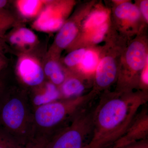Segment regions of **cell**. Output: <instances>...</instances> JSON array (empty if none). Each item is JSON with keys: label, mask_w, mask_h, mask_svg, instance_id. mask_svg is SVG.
<instances>
[{"label": "cell", "mask_w": 148, "mask_h": 148, "mask_svg": "<svg viewBox=\"0 0 148 148\" xmlns=\"http://www.w3.org/2000/svg\"><path fill=\"white\" fill-rule=\"evenodd\" d=\"M93 108L89 148H108L124 134L141 108L147 104V91L104 93Z\"/></svg>", "instance_id": "1"}, {"label": "cell", "mask_w": 148, "mask_h": 148, "mask_svg": "<svg viewBox=\"0 0 148 148\" xmlns=\"http://www.w3.org/2000/svg\"><path fill=\"white\" fill-rule=\"evenodd\" d=\"M97 94L92 90L85 95L60 99L35 108L33 110L35 141L47 143L77 114L89 106Z\"/></svg>", "instance_id": "2"}, {"label": "cell", "mask_w": 148, "mask_h": 148, "mask_svg": "<svg viewBox=\"0 0 148 148\" xmlns=\"http://www.w3.org/2000/svg\"><path fill=\"white\" fill-rule=\"evenodd\" d=\"M24 92L8 90L0 104V127L18 148L35 143L33 112Z\"/></svg>", "instance_id": "3"}, {"label": "cell", "mask_w": 148, "mask_h": 148, "mask_svg": "<svg viewBox=\"0 0 148 148\" xmlns=\"http://www.w3.org/2000/svg\"><path fill=\"white\" fill-rule=\"evenodd\" d=\"M90 105L76 115L67 125L57 131L44 148H83L88 137L92 136L93 108Z\"/></svg>", "instance_id": "4"}, {"label": "cell", "mask_w": 148, "mask_h": 148, "mask_svg": "<svg viewBox=\"0 0 148 148\" xmlns=\"http://www.w3.org/2000/svg\"><path fill=\"white\" fill-rule=\"evenodd\" d=\"M70 2L47 1L32 27L40 32L50 33L60 30L71 10Z\"/></svg>", "instance_id": "5"}, {"label": "cell", "mask_w": 148, "mask_h": 148, "mask_svg": "<svg viewBox=\"0 0 148 148\" xmlns=\"http://www.w3.org/2000/svg\"><path fill=\"white\" fill-rule=\"evenodd\" d=\"M147 104L139 110L124 134L114 144L115 148H122L132 143L147 140L148 109Z\"/></svg>", "instance_id": "6"}, {"label": "cell", "mask_w": 148, "mask_h": 148, "mask_svg": "<svg viewBox=\"0 0 148 148\" xmlns=\"http://www.w3.org/2000/svg\"><path fill=\"white\" fill-rule=\"evenodd\" d=\"M16 72L20 80L28 86L35 87L44 82L43 68L37 59L28 54L24 53L18 58Z\"/></svg>", "instance_id": "7"}, {"label": "cell", "mask_w": 148, "mask_h": 148, "mask_svg": "<svg viewBox=\"0 0 148 148\" xmlns=\"http://www.w3.org/2000/svg\"><path fill=\"white\" fill-rule=\"evenodd\" d=\"M118 75L114 58L109 56L103 57L95 70L93 91L98 94L99 91L107 89L116 80Z\"/></svg>", "instance_id": "8"}, {"label": "cell", "mask_w": 148, "mask_h": 148, "mask_svg": "<svg viewBox=\"0 0 148 148\" xmlns=\"http://www.w3.org/2000/svg\"><path fill=\"white\" fill-rule=\"evenodd\" d=\"M78 32V27L75 19H71L65 22L59 30L53 44L47 53L49 59H55L58 50L69 47L75 39Z\"/></svg>", "instance_id": "9"}, {"label": "cell", "mask_w": 148, "mask_h": 148, "mask_svg": "<svg viewBox=\"0 0 148 148\" xmlns=\"http://www.w3.org/2000/svg\"><path fill=\"white\" fill-rule=\"evenodd\" d=\"M3 40L12 45L23 51L34 47L38 43L37 36L34 32L26 27H19L5 35Z\"/></svg>", "instance_id": "10"}, {"label": "cell", "mask_w": 148, "mask_h": 148, "mask_svg": "<svg viewBox=\"0 0 148 148\" xmlns=\"http://www.w3.org/2000/svg\"><path fill=\"white\" fill-rule=\"evenodd\" d=\"M60 99L61 97L59 88L49 81L34 87L29 101L35 108Z\"/></svg>", "instance_id": "11"}, {"label": "cell", "mask_w": 148, "mask_h": 148, "mask_svg": "<svg viewBox=\"0 0 148 148\" xmlns=\"http://www.w3.org/2000/svg\"><path fill=\"white\" fill-rule=\"evenodd\" d=\"M59 88L61 99H69L82 95L84 85L78 78L67 75L66 79Z\"/></svg>", "instance_id": "12"}, {"label": "cell", "mask_w": 148, "mask_h": 148, "mask_svg": "<svg viewBox=\"0 0 148 148\" xmlns=\"http://www.w3.org/2000/svg\"><path fill=\"white\" fill-rule=\"evenodd\" d=\"M47 1L18 0L16 2L17 10L25 18H37Z\"/></svg>", "instance_id": "13"}, {"label": "cell", "mask_w": 148, "mask_h": 148, "mask_svg": "<svg viewBox=\"0 0 148 148\" xmlns=\"http://www.w3.org/2000/svg\"><path fill=\"white\" fill-rule=\"evenodd\" d=\"M45 77L49 82L59 88L66 79L67 75L55 59H49L43 68Z\"/></svg>", "instance_id": "14"}, {"label": "cell", "mask_w": 148, "mask_h": 148, "mask_svg": "<svg viewBox=\"0 0 148 148\" xmlns=\"http://www.w3.org/2000/svg\"><path fill=\"white\" fill-rule=\"evenodd\" d=\"M115 14L118 18L122 20L135 21L140 18L141 12L135 5L129 2H123L116 7Z\"/></svg>", "instance_id": "15"}, {"label": "cell", "mask_w": 148, "mask_h": 148, "mask_svg": "<svg viewBox=\"0 0 148 148\" xmlns=\"http://www.w3.org/2000/svg\"><path fill=\"white\" fill-rule=\"evenodd\" d=\"M16 22V18L10 11L5 8L0 9V39H3L8 30Z\"/></svg>", "instance_id": "16"}, {"label": "cell", "mask_w": 148, "mask_h": 148, "mask_svg": "<svg viewBox=\"0 0 148 148\" xmlns=\"http://www.w3.org/2000/svg\"><path fill=\"white\" fill-rule=\"evenodd\" d=\"M108 18V14L103 10H96L89 15L84 21L85 29H90L98 28L105 24Z\"/></svg>", "instance_id": "17"}, {"label": "cell", "mask_w": 148, "mask_h": 148, "mask_svg": "<svg viewBox=\"0 0 148 148\" xmlns=\"http://www.w3.org/2000/svg\"><path fill=\"white\" fill-rule=\"evenodd\" d=\"M98 55L94 51H86L79 64L81 69L87 73L92 72L96 70L98 64Z\"/></svg>", "instance_id": "18"}, {"label": "cell", "mask_w": 148, "mask_h": 148, "mask_svg": "<svg viewBox=\"0 0 148 148\" xmlns=\"http://www.w3.org/2000/svg\"><path fill=\"white\" fill-rule=\"evenodd\" d=\"M84 48L78 49L69 53L64 59V62L69 67H73L79 64L85 53Z\"/></svg>", "instance_id": "19"}, {"label": "cell", "mask_w": 148, "mask_h": 148, "mask_svg": "<svg viewBox=\"0 0 148 148\" xmlns=\"http://www.w3.org/2000/svg\"><path fill=\"white\" fill-rule=\"evenodd\" d=\"M0 148H18L13 140L1 127Z\"/></svg>", "instance_id": "20"}, {"label": "cell", "mask_w": 148, "mask_h": 148, "mask_svg": "<svg viewBox=\"0 0 148 148\" xmlns=\"http://www.w3.org/2000/svg\"><path fill=\"white\" fill-rule=\"evenodd\" d=\"M97 28L92 38V41L95 43L98 44L101 42L104 39V36L108 28V25L107 23H105Z\"/></svg>", "instance_id": "21"}, {"label": "cell", "mask_w": 148, "mask_h": 148, "mask_svg": "<svg viewBox=\"0 0 148 148\" xmlns=\"http://www.w3.org/2000/svg\"><path fill=\"white\" fill-rule=\"evenodd\" d=\"M3 71L0 73V104L8 90L7 88L5 76L3 73Z\"/></svg>", "instance_id": "22"}, {"label": "cell", "mask_w": 148, "mask_h": 148, "mask_svg": "<svg viewBox=\"0 0 148 148\" xmlns=\"http://www.w3.org/2000/svg\"><path fill=\"white\" fill-rule=\"evenodd\" d=\"M122 148H148V139L132 143Z\"/></svg>", "instance_id": "23"}, {"label": "cell", "mask_w": 148, "mask_h": 148, "mask_svg": "<svg viewBox=\"0 0 148 148\" xmlns=\"http://www.w3.org/2000/svg\"><path fill=\"white\" fill-rule=\"evenodd\" d=\"M140 12L142 13L146 21H148V1L144 0L142 1L140 3Z\"/></svg>", "instance_id": "24"}, {"label": "cell", "mask_w": 148, "mask_h": 148, "mask_svg": "<svg viewBox=\"0 0 148 148\" xmlns=\"http://www.w3.org/2000/svg\"><path fill=\"white\" fill-rule=\"evenodd\" d=\"M8 61L5 53L0 52V73L4 71L8 65Z\"/></svg>", "instance_id": "25"}, {"label": "cell", "mask_w": 148, "mask_h": 148, "mask_svg": "<svg viewBox=\"0 0 148 148\" xmlns=\"http://www.w3.org/2000/svg\"><path fill=\"white\" fill-rule=\"evenodd\" d=\"M10 50V49L7 43L4 40L0 39V52L5 53H7Z\"/></svg>", "instance_id": "26"}, {"label": "cell", "mask_w": 148, "mask_h": 148, "mask_svg": "<svg viewBox=\"0 0 148 148\" xmlns=\"http://www.w3.org/2000/svg\"><path fill=\"white\" fill-rule=\"evenodd\" d=\"M46 144L47 143L45 142H36L24 148H44Z\"/></svg>", "instance_id": "27"}, {"label": "cell", "mask_w": 148, "mask_h": 148, "mask_svg": "<svg viewBox=\"0 0 148 148\" xmlns=\"http://www.w3.org/2000/svg\"><path fill=\"white\" fill-rule=\"evenodd\" d=\"M8 1L6 0H0V9L5 8L7 5Z\"/></svg>", "instance_id": "28"}, {"label": "cell", "mask_w": 148, "mask_h": 148, "mask_svg": "<svg viewBox=\"0 0 148 148\" xmlns=\"http://www.w3.org/2000/svg\"><path fill=\"white\" fill-rule=\"evenodd\" d=\"M83 148H89V146H88V144H87L86 145L84 146Z\"/></svg>", "instance_id": "29"}, {"label": "cell", "mask_w": 148, "mask_h": 148, "mask_svg": "<svg viewBox=\"0 0 148 148\" xmlns=\"http://www.w3.org/2000/svg\"><path fill=\"white\" fill-rule=\"evenodd\" d=\"M111 148H115L114 147H113V146Z\"/></svg>", "instance_id": "30"}, {"label": "cell", "mask_w": 148, "mask_h": 148, "mask_svg": "<svg viewBox=\"0 0 148 148\" xmlns=\"http://www.w3.org/2000/svg\"><path fill=\"white\" fill-rule=\"evenodd\" d=\"M112 147H109V148H111Z\"/></svg>", "instance_id": "31"}]
</instances>
